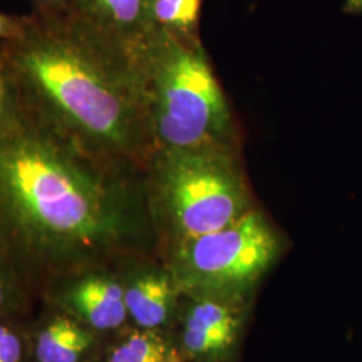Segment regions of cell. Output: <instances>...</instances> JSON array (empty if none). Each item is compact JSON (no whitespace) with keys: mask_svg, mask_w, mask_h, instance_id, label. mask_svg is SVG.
<instances>
[{"mask_svg":"<svg viewBox=\"0 0 362 362\" xmlns=\"http://www.w3.org/2000/svg\"><path fill=\"white\" fill-rule=\"evenodd\" d=\"M7 246H8V245L6 243V240L0 236V252H1L3 248H6ZM0 263H1V262H0ZM3 299H4V288H3V278H1V272H0V306H1V303H3Z\"/></svg>","mask_w":362,"mask_h":362,"instance_id":"18","label":"cell"},{"mask_svg":"<svg viewBox=\"0 0 362 362\" xmlns=\"http://www.w3.org/2000/svg\"><path fill=\"white\" fill-rule=\"evenodd\" d=\"M243 305L215 299H192L181 342L184 353L194 361L219 362L233 351L243 325Z\"/></svg>","mask_w":362,"mask_h":362,"instance_id":"6","label":"cell"},{"mask_svg":"<svg viewBox=\"0 0 362 362\" xmlns=\"http://www.w3.org/2000/svg\"><path fill=\"white\" fill-rule=\"evenodd\" d=\"M118 168L28 117L0 136V236L52 263L77 262L133 231Z\"/></svg>","mask_w":362,"mask_h":362,"instance_id":"2","label":"cell"},{"mask_svg":"<svg viewBox=\"0 0 362 362\" xmlns=\"http://www.w3.org/2000/svg\"><path fill=\"white\" fill-rule=\"evenodd\" d=\"M156 149L238 148V128L207 52L161 31L139 47Z\"/></svg>","mask_w":362,"mask_h":362,"instance_id":"3","label":"cell"},{"mask_svg":"<svg viewBox=\"0 0 362 362\" xmlns=\"http://www.w3.org/2000/svg\"><path fill=\"white\" fill-rule=\"evenodd\" d=\"M204 0H149V31H161L185 45H200V15Z\"/></svg>","mask_w":362,"mask_h":362,"instance_id":"10","label":"cell"},{"mask_svg":"<svg viewBox=\"0 0 362 362\" xmlns=\"http://www.w3.org/2000/svg\"><path fill=\"white\" fill-rule=\"evenodd\" d=\"M145 170L152 209L173 246L218 231L254 208L238 148L156 149Z\"/></svg>","mask_w":362,"mask_h":362,"instance_id":"4","label":"cell"},{"mask_svg":"<svg viewBox=\"0 0 362 362\" xmlns=\"http://www.w3.org/2000/svg\"><path fill=\"white\" fill-rule=\"evenodd\" d=\"M22 345L13 332L0 325V362H21Z\"/></svg>","mask_w":362,"mask_h":362,"instance_id":"14","label":"cell"},{"mask_svg":"<svg viewBox=\"0 0 362 362\" xmlns=\"http://www.w3.org/2000/svg\"><path fill=\"white\" fill-rule=\"evenodd\" d=\"M125 305L130 317L143 329H157L168 322L180 293L170 272L146 270L130 279Z\"/></svg>","mask_w":362,"mask_h":362,"instance_id":"8","label":"cell"},{"mask_svg":"<svg viewBox=\"0 0 362 362\" xmlns=\"http://www.w3.org/2000/svg\"><path fill=\"white\" fill-rule=\"evenodd\" d=\"M69 300L78 315L98 330L116 329L128 315L124 287L106 276L91 275L79 281Z\"/></svg>","mask_w":362,"mask_h":362,"instance_id":"9","label":"cell"},{"mask_svg":"<svg viewBox=\"0 0 362 362\" xmlns=\"http://www.w3.org/2000/svg\"><path fill=\"white\" fill-rule=\"evenodd\" d=\"M0 66L39 127L118 168L145 169L155 152L139 49L73 13L26 16L0 45Z\"/></svg>","mask_w":362,"mask_h":362,"instance_id":"1","label":"cell"},{"mask_svg":"<svg viewBox=\"0 0 362 362\" xmlns=\"http://www.w3.org/2000/svg\"><path fill=\"white\" fill-rule=\"evenodd\" d=\"M93 336L77 322L58 318L49 325L38 338L39 362H78L90 348Z\"/></svg>","mask_w":362,"mask_h":362,"instance_id":"11","label":"cell"},{"mask_svg":"<svg viewBox=\"0 0 362 362\" xmlns=\"http://www.w3.org/2000/svg\"><path fill=\"white\" fill-rule=\"evenodd\" d=\"M33 6V13L39 15H65L71 11L76 0H28Z\"/></svg>","mask_w":362,"mask_h":362,"instance_id":"16","label":"cell"},{"mask_svg":"<svg viewBox=\"0 0 362 362\" xmlns=\"http://www.w3.org/2000/svg\"><path fill=\"white\" fill-rule=\"evenodd\" d=\"M281 251L278 230L252 208L218 231L173 246L170 274L192 299L243 305Z\"/></svg>","mask_w":362,"mask_h":362,"instance_id":"5","label":"cell"},{"mask_svg":"<svg viewBox=\"0 0 362 362\" xmlns=\"http://www.w3.org/2000/svg\"><path fill=\"white\" fill-rule=\"evenodd\" d=\"M25 117L13 83L0 66V136L13 128Z\"/></svg>","mask_w":362,"mask_h":362,"instance_id":"13","label":"cell"},{"mask_svg":"<svg viewBox=\"0 0 362 362\" xmlns=\"http://www.w3.org/2000/svg\"><path fill=\"white\" fill-rule=\"evenodd\" d=\"M342 11L348 15H362V0H345Z\"/></svg>","mask_w":362,"mask_h":362,"instance_id":"17","label":"cell"},{"mask_svg":"<svg viewBox=\"0 0 362 362\" xmlns=\"http://www.w3.org/2000/svg\"><path fill=\"white\" fill-rule=\"evenodd\" d=\"M26 27V16L10 15L0 11V42H11L19 38Z\"/></svg>","mask_w":362,"mask_h":362,"instance_id":"15","label":"cell"},{"mask_svg":"<svg viewBox=\"0 0 362 362\" xmlns=\"http://www.w3.org/2000/svg\"><path fill=\"white\" fill-rule=\"evenodd\" d=\"M149 0H76L71 11L95 31L137 50L148 34Z\"/></svg>","mask_w":362,"mask_h":362,"instance_id":"7","label":"cell"},{"mask_svg":"<svg viewBox=\"0 0 362 362\" xmlns=\"http://www.w3.org/2000/svg\"><path fill=\"white\" fill-rule=\"evenodd\" d=\"M107 362H180L176 351L153 330L132 333L112 350Z\"/></svg>","mask_w":362,"mask_h":362,"instance_id":"12","label":"cell"}]
</instances>
